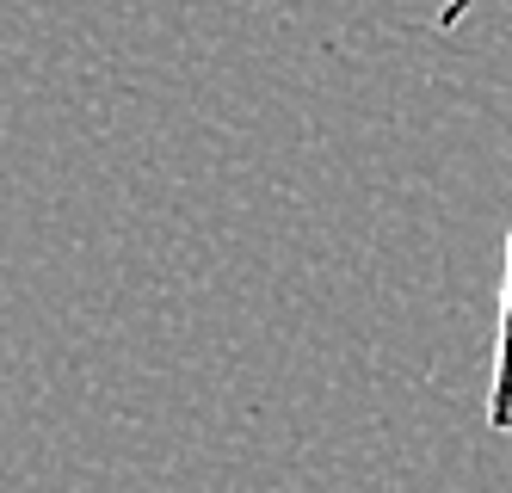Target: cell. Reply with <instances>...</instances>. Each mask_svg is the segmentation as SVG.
<instances>
[{"label":"cell","instance_id":"cell-1","mask_svg":"<svg viewBox=\"0 0 512 493\" xmlns=\"http://www.w3.org/2000/svg\"><path fill=\"white\" fill-rule=\"evenodd\" d=\"M488 432L494 438H512V229H506V272H500L494 364H488Z\"/></svg>","mask_w":512,"mask_h":493}]
</instances>
